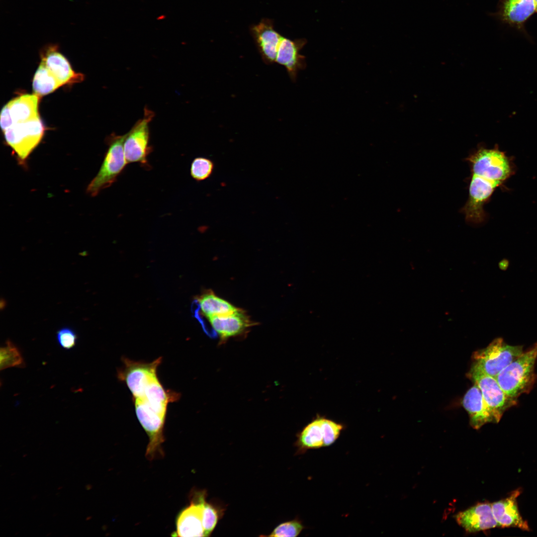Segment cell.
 I'll return each mask as SVG.
<instances>
[{"label": "cell", "mask_w": 537, "mask_h": 537, "mask_svg": "<svg viewBox=\"0 0 537 537\" xmlns=\"http://www.w3.org/2000/svg\"><path fill=\"white\" fill-rule=\"evenodd\" d=\"M462 405L469 414L470 424L474 429H478L488 423H495L480 389L475 384L464 395Z\"/></svg>", "instance_id": "17"}, {"label": "cell", "mask_w": 537, "mask_h": 537, "mask_svg": "<svg viewBox=\"0 0 537 537\" xmlns=\"http://www.w3.org/2000/svg\"><path fill=\"white\" fill-rule=\"evenodd\" d=\"M122 360L123 366L118 370L117 377L125 383L133 399L141 398L147 386L158 378L157 370L162 358L151 362L134 361L127 358Z\"/></svg>", "instance_id": "8"}, {"label": "cell", "mask_w": 537, "mask_h": 537, "mask_svg": "<svg viewBox=\"0 0 537 537\" xmlns=\"http://www.w3.org/2000/svg\"><path fill=\"white\" fill-rule=\"evenodd\" d=\"M59 345L64 349L70 350L76 345L77 335L76 332L69 327H63L59 329L56 335Z\"/></svg>", "instance_id": "29"}, {"label": "cell", "mask_w": 537, "mask_h": 537, "mask_svg": "<svg viewBox=\"0 0 537 537\" xmlns=\"http://www.w3.org/2000/svg\"><path fill=\"white\" fill-rule=\"evenodd\" d=\"M211 326L219 336L220 343L223 344L231 338L243 334L254 325L247 315L240 309L228 315L207 318Z\"/></svg>", "instance_id": "15"}, {"label": "cell", "mask_w": 537, "mask_h": 537, "mask_svg": "<svg viewBox=\"0 0 537 537\" xmlns=\"http://www.w3.org/2000/svg\"><path fill=\"white\" fill-rule=\"evenodd\" d=\"M537 359V343L529 350L504 368L496 378L502 389L511 398L517 400L528 391L535 380L534 367Z\"/></svg>", "instance_id": "2"}, {"label": "cell", "mask_w": 537, "mask_h": 537, "mask_svg": "<svg viewBox=\"0 0 537 537\" xmlns=\"http://www.w3.org/2000/svg\"><path fill=\"white\" fill-rule=\"evenodd\" d=\"M322 427L324 447L334 444L339 438L345 426L340 423L322 416Z\"/></svg>", "instance_id": "26"}, {"label": "cell", "mask_w": 537, "mask_h": 537, "mask_svg": "<svg viewBox=\"0 0 537 537\" xmlns=\"http://www.w3.org/2000/svg\"><path fill=\"white\" fill-rule=\"evenodd\" d=\"M126 135H114L110 139L100 168L87 187V192L90 196H95L110 186L124 170L127 164L124 151Z\"/></svg>", "instance_id": "3"}, {"label": "cell", "mask_w": 537, "mask_h": 537, "mask_svg": "<svg viewBox=\"0 0 537 537\" xmlns=\"http://www.w3.org/2000/svg\"><path fill=\"white\" fill-rule=\"evenodd\" d=\"M304 529L302 522L298 519L282 523L276 526L268 537H296Z\"/></svg>", "instance_id": "27"}, {"label": "cell", "mask_w": 537, "mask_h": 537, "mask_svg": "<svg viewBox=\"0 0 537 537\" xmlns=\"http://www.w3.org/2000/svg\"><path fill=\"white\" fill-rule=\"evenodd\" d=\"M520 493V490H516L508 497L491 504L493 514L499 527L530 530L528 523L523 519L519 510L517 499Z\"/></svg>", "instance_id": "14"}, {"label": "cell", "mask_w": 537, "mask_h": 537, "mask_svg": "<svg viewBox=\"0 0 537 537\" xmlns=\"http://www.w3.org/2000/svg\"><path fill=\"white\" fill-rule=\"evenodd\" d=\"M470 375L480 389L495 420L498 423L505 411L517 403L502 389L496 378L472 366Z\"/></svg>", "instance_id": "9"}, {"label": "cell", "mask_w": 537, "mask_h": 537, "mask_svg": "<svg viewBox=\"0 0 537 537\" xmlns=\"http://www.w3.org/2000/svg\"><path fill=\"white\" fill-rule=\"evenodd\" d=\"M509 265V262L508 260L504 259L501 261L499 263V267L502 270H506L508 268Z\"/></svg>", "instance_id": "30"}, {"label": "cell", "mask_w": 537, "mask_h": 537, "mask_svg": "<svg viewBox=\"0 0 537 537\" xmlns=\"http://www.w3.org/2000/svg\"><path fill=\"white\" fill-rule=\"evenodd\" d=\"M206 496L205 490L191 491L189 497V505L182 510L177 518L175 536L204 537L203 518Z\"/></svg>", "instance_id": "10"}, {"label": "cell", "mask_w": 537, "mask_h": 537, "mask_svg": "<svg viewBox=\"0 0 537 537\" xmlns=\"http://www.w3.org/2000/svg\"><path fill=\"white\" fill-rule=\"evenodd\" d=\"M536 11L537 12V0H534Z\"/></svg>", "instance_id": "32"}, {"label": "cell", "mask_w": 537, "mask_h": 537, "mask_svg": "<svg viewBox=\"0 0 537 537\" xmlns=\"http://www.w3.org/2000/svg\"><path fill=\"white\" fill-rule=\"evenodd\" d=\"M41 62L62 86L83 80V75L73 70L68 60L58 51L55 45L49 46L44 50Z\"/></svg>", "instance_id": "16"}, {"label": "cell", "mask_w": 537, "mask_h": 537, "mask_svg": "<svg viewBox=\"0 0 537 537\" xmlns=\"http://www.w3.org/2000/svg\"><path fill=\"white\" fill-rule=\"evenodd\" d=\"M466 160L469 163L471 174L468 197L461 212L467 222L479 224L485 219V203L513 171L508 158L497 148H480Z\"/></svg>", "instance_id": "1"}, {"label": "cell", "mask_w": 537, "mask_h": 537, "mask_svg": "<svg viewBox=\"0 0 537 537\" xmlns=\"http://www.w3.org/2000/svg\"><path fill=\"white\" fill-rule=\"evenodd\" d=\"M91 518H92V516H89V517H87L86 518V520L87 521H89V520H90V519H91Z\"/></svg>", "instance_id": "33"}, {"label": "cell", "mask_w": 537, "mask_h": 537, "mask_svg": "<svg viewBox=\"0 0 537 537\" xmlns=\"http://www.w3.org/2000/svg\"><path fill=\"white\" fill-rule=\"evenodd\" d=\"M250 31L264 63H275L282 36L275 29L273 20L263 18L258 23L252 24Z\"/></svg>", "instance_id": "11"}, {"label": "cell", "mask_w": 537, "mask_h": 537, "mask_svg": "<svg viewBox=\"0 0 537 537\" xmlns=\"http://www.w3.org/2000/svg\"><path fill=\"white\" fill-rule=\"evenodd\" d=\"M218 510L211 503L205 501L204 505L203 527L204 537H209L219 519Z\"/></svg>", "instance_id": "28"}, {"label": "cell", "mask_w": 537, "mask_h": 537, "mask_svg": "<svg viewBox=\"0 0 537 537\" xmlns=\"http://www.w3.org/2000/svg\"><path fill=\"white\" fill-rule=\"evenodd\" d=\"M38 103L39 96L35 94H23L9 101L2 109L8 115L13 124L40 117Z\"/></svg>", "instance_id": "18"}, {"label": "cell", "mask_w": 537, "mask_h": 537, "mask_svg": "<svg viewBox=\"0 0 537 537\" xmlns=\"http://www.w3.org/2000/svg\"><path fill=\"white\" fill-rule=\"evenodd\" d=\"M497 15L515 25L523 24L536 11L534 0H501Z\"/></svg>", "instance_id": "19"}, {"label": "cell", "mask_w": 537, "mask_h": 537, "mask_svg": "<svg viewBox=\"0 0 537 537\" xmlns=\"http://www.w3.org/2000/svg\"><path fill=\"white\" fill-rule=\"evenodd\" d=\"M154 116L153 111L145 108L143 117L127 133L124 151L127 164L136 163L144 168H149L148 157L152 151L149 145V123Z\"/></svg>", "instance_id": "7"}, {"label": "cell", "mask_w": 537, "mask_h": 537, "mask_svg": "<svg viewBox=\"0 0 537 537\" xmlns=\"http://www.w3.org/2000/svg\"><path fill=\"white\" fill-rule=\"evenodd\" d=\"M523 352V346L508 345L503 338H496L487 347L474 353L472 366L496 378Z\"/></svg>", "instance_id": "4"}, {"label": "cell", "mask_w": 537, "mask_h": 537, "mask_svg": "<svg viewBox=\"0 0 537 537\" xmlns=\"http://www.w3.org/2000/svg\"><path fill=\"white\" fill-rule=\"evenodd\" d=\"M456 520L467 532L475 533L498 526L493 514L491 504L480 503L458 513Z\"/></svg>", "instance_id": "13"}, {"label": "cell", "mask_w": 537, "mask_h": 537, "mask_svg": "<svg viewBox=\"0 0 537 537\" xmlns=\"http://www.w3.org/2000/svg\"><path fill=\"white\" fill-rule=\"evenodd\" d=\"M25 363L18 347L9 340H7L0 349V369L10 367L23 368Z\"/></svg>", "instance_id": "24"}, {"label": "cell", "mask_w": 537, "mask_h": 537, "mask_svg": "<svg viewBox=\"0 0 537 537\" xmlns=\"http://www.w3.org/2000/svg\"><path fill=\"white\" fill-rule=\"evenodd\" d=\"M200 309L207 318L233 314L240 310L228 301L219 297L212 291H207L197 298Z\"/></svg>", "instance_id": "22"}, {"label": "cell", "mask_w": 537, "mask_h": 537, "mask_svg": "<svg viewBox=\"0 0 537 537\" xmlns=\"http://www.w3.org/2000/svg\"><path fill=\"white\" fill-rule=\"evenodd\" d=\"M304 38L291 40L282 36L279 45L275 63L284 67L293 82H295L299 71L306 67V57L300 51L306 45Z\"/></svg>", "instance_id": "12"}, {"label": "cell", "mask_w": 537, "mask_h": 537, "mask_svg": "<svg viewBox=\"0 0 537 537\" xmlns=\"http://www.w3.org/2000/svg\"><path fill=\"white\" fill-rule=\"evenodd\" d=\"M179 398V393L165 389L157 378L146 388L143 396L138 399L144 401L158 413L166 416L168 404Z\"/></svg>", "instance_id": "21"}, {"label": "cell", "mask_w": 537, "mask_h": 537, "mask_svg": "<svg viewBox=\"0 0 537 537\" xmlns=\"http://www.w3.org/2000/svg\"><path fill=\"white\" fill-rule=\"evenodd\" d=\"M322 419V416L317 415L298 433L294 444L297 448L296 454L324 447Z\"/></svg>", "instance_id": "20"}, {"label": "cell", "mask_w": 537, "mask_h": 537, "mask_svg": "<svg viewBox=\"0 0 537 537\" xmlns=\"http://www.w3.org/2000/svg\"><path fill=\"white\" fill-rule=\"evenodd\" d=\"M214 169V164L211 160L199 157L192 161L190 173L194 179L200 181L209 178L212 174Z\"/></svg>", "instance_id": "25"}, {"label": "cell", "mask_w": 537, "mask_h": 537, "mask_svg": "<svg viewBox=\"0 0 537 537\" xmlns=\"http://www.w3.org/2000/svg\"><path fill=\"white\" fill-rule=\"evenodd\" d=\"M134 399L137 417L149 439L146 457L149 460L163 457L162 444L165 441L164 428L166 416L152 408L140 399Z\"/></svg>", "instance_id": "6"}, {"label": "cell", "mask_w": 537, "mask_h": 537, "mask_svg": "<svg viewBox=\"0 0 537 537\" xmlns=\"http://www.w3.org/2000/svg\"><path fill=\"white\" fill-rule=\"evenodd\" d=\"M92 485L90 484H88L85 486L86 489L87 490H90L92 488Z\"/></svg>", "instance_id": "31"}, {"label": "cell", "mask_w": 537, "mask_h": 537, "mask_svg": "<svg viewBox=\"0 0 537 537\" xmlns=\"http://www.w3.org/2000/svg\"><path fill=\"white\" fill-rule=\"evenodd\" d=\"M62 85L41 62L34 74L32 89L35 94L43 96L53 92Z\"/></svg>", "instance_id": "23"}, {"label": "cell", "mask_w": 537, "mask_h": 537, "mask_svg": "<svg viewBox=\"0 0 537 537\" xmlns=\"http://www.w3.org/2000/svg\"><path fill=\"white\" fill-rule=\"evenodd\" d=\"M3 133L6 142L13 149L20 163L24 164L41 141L44 127L39 117L26 122L14 123Z\"/></svg>", "instance_id": "5"}, {"label": "cell", "mask_w": 537, "mask_h": 537, "mask_svg": "<svg viewBox=\"0 0 537 537\" xmlns=\"http://www.w3.org/2000/svg\"><path fill=\"white\" fill-rule=\"evenodd\" d=\"M62 487H63L62 486L59 487L58 488V489H60L62 488Z\"/></svg>", "instance_id": "34"}]
</instances>
